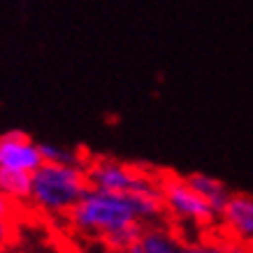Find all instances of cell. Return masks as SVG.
<instances>
[{"label": "cell", "instance_id": "8992f818", "mask_svg": "<svg viewBox=\"0 0 253 253\" xmlns=\"http://www.w3.org/2000/svg\"><path fill=\"white\" fill-rule=\"evenodd\" d=\"M223 228L235 242H253V195L232 193L221 211Z\"/></svg>", "mask_w": 253, "mask_h": 253}, {"label": "cell", "instance_id": "5b68a950", "mask_svg": "<svg viewBox=\"0 0 253 253\" xmlns=\"http://www.w3.org/2000/svg\"><path fill=\"white\" fill-rule=\"evenodd\" d=\"M193 242L176 232V228H165L158 223H146L139 237L126 253H191Z\"/></svg>", "mask_w": 253, "mask_h": 253}, {"label": "cell", "instance_id": "3957f363", "mask_svg": "<svg viewBox=\"0 0 253 253\" xmlns=\"http://www.w3.org/2000/svg\"><path fill=\"white\" fill-rule=\"evenodd\" d=\"M161 191L165 207L169 214L176 218L193 221L200 230H207L216 225V211L209 207L207 200H202L191 186L186 184L184 176L176 174H163L161 176Z\"/></svg>", "mask_w": 253, "mask_h": 253}, {"label": "cell", "instance_id": "30bf717a", "mask_svg": "<svg viewBox=\"0 0 253 253\" xmlns=\"http://www.w3.org/2000/svg\"><path fill=\"white\" fill-rule=\"evenodd\" d=\"M9 237H12V223H9V221H2V218H0V246L7 244Z\"/></svg>", "mask_w": 253, "mask_h": 253}, {"label": "cell", "instance_id": "9c48e42d", "mask_svg": "<svg viewBox=\"0 0 253 253\" xmlns=\"http://www.w3.org/2000/svg\"><path fill=\"white\" fill-rule=\"evenodd\" d=\"M38 146H40V154H42V161L44 163H56V165H77V168H84V165H82V158L77 156V151H70V149L49 144V142H40Z\"/></svg>", "mask_w": 253, "mask_h": 253}, {"label": "cell", "instance_id": "6da1fadb", "mask_svg": "<svg viewBox=\"0 0 253 253\" xmlns=\"http://www.w3.org/2000/svg\"><path fill=\"white\" fill-rule=\"evenodd\" d=\"M91 191L84 168L44 163L33 172V205L51 214H70L72 207Z\"/></svg>", "mask_w": 253, "mask_h": 253}, {"label": "cell", "instance_id": "277c9868", "mask_svg": "<svg viewBox=\"0 0 253 253\" xmlns=\"http://www.w3.org/2000/svg\"><path fill=\"white\" fill-rule=\"evenodd\" d=\"M42 165H44V161L40 154V146L26 132L9 130L5 135H0V168L35 172Z\"/></svg>", "mask_w": 253, "mask_h": 253}, {"label": "cell", "instance_id": "ba28073f", "mask_svg": "<svg viewBox=\"0 0 253 253\" xmlns=\"http://www.w3.org/2000/svg\"><path fill=\"white\" fill-rule=\"evenodd\" d=\"M0 193L9 200H31L33 172L0 168Z\"/></svg>", "mask_w": 253, "mask_h": 253}, {"label": "cell", "instance_id": "52a82bcc", "mask_svg": "<svg viewBox=\"0 0 253 253\" xmlns=\"http://www.w3.org/2000/svg\"><path fill=\"white\" fill-rule=\"evenodd\" d=\"M184 179H186V184L191 186L200 198L207 200L209 207L214 209L216 214H221L223 207H225V202H228V200H230V195H232L230 188L223 184L221 179H216V176L195 172V174H188V176H184Z\"/></svg>", "mask_w": 253, "mask_h": 253}, {"label": "cell", "instance_id": "7a4b0ae2", "mask_svg": "<svg viewBox=\"0 0 253 253\" xmlns=\"http://www.w3.org/2000/svg\"><path fill=\"white\" fill-rule=\"evenodd\" d=\"M91 188L107 193H149L156 195L161 191V176L149 174L146 169L126 165L114 158H95L84 165Z\"/></svg>", "mask_w": 253, "mask_h": 253}]
</instances>
